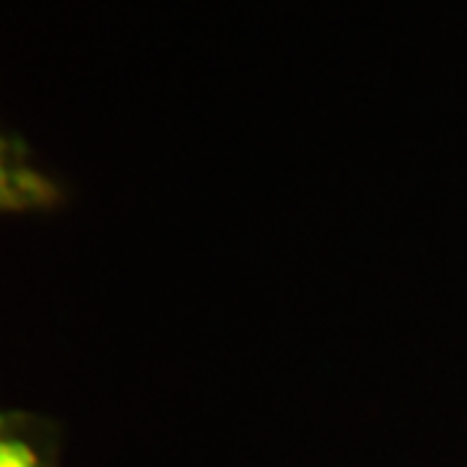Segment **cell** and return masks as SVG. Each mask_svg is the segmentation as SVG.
Segmentation results:
<instances>
[{
	"label": "cell",
	"instance_id": "6da1fadb",
	"mask_svg": "<svg viewBox=\"0 0 467 467\" xmlns=\"http://www.w3.org/2000/svg\"><path fill=\"white\" fill-rule=\"evenodd\" d=\"M61 200L55 182L31 163L18 142L0 136V214L43 212Z\"/></svg>",
	"mask_w": 467,
	"mask_h": 467
},
{
	"label": "cell",
	"instance_id": "7a4b0ae2",
	"mask_svg": "<svg viewBox=\"0 0 467 467\" xmlns=\"http://www.w3.org/2000/svg\"><path fill=\"white\" fill-rule=\"evenodd\" d=\"M0 467H48L31 437L18 431L6 416H0Z\"/></svg>",
	"mask_w": 467,
	"mask_h": 467
}]
</instances>
